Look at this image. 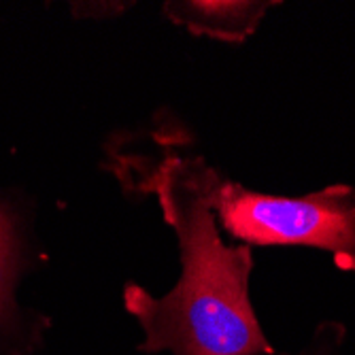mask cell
Listing matches in <instances>:
<instances>
[{
  "label": "cell",
  "instance_id": "6da1fadb",
  "mask_svg": "<svg viewBox=\"0 0 355 355\" xmlns=\"http://www.w3.org/2000/svg\"><path fill=\"white\" fill-rule=\"evenodd\" d=\"M187 125L157 113L139 130L115 132L105 143L103 168L123 193L153 198L177 239L181 272L171 292L153 296L125 283L123 309L143 330L141 353L270 355L249 296L253 253L221 239L213 209L191 175Z\"/></svg>",
  "mask_w": 355,
  "mask_h": 355
},
{
  "label": "cell",
  "instance_id": "7a4b0ae2",
  "mask_svg": "<svg viewBox=\"0 0 355 355\" xmlns=\"http://www.w3.org/2000/svg\"><path fill=\"white\" fill-rule=\"evenodd\" d=\"M189 168L219 228L247 247H313L355 275V187L336 183L304 196L247 189L189 149Z\"/></svg>",
  "mask_w": 355,
  "mask_h": 355
},
{
  "label": "cell",
  "instance_id": "3957f363",
  "mask_svg": "<svg viewBox=\"0 0 355 355\" xmlns=\"http://www.w3.org/2000/svg\"><path fill=\"white\" fill-rule=\"evenodd\" d=\"M45 260L35 202L0 185V355H37L45 343L51 319L19 302L21 281Z\"/></svg>",
  "mask_w": 355,
  "mask_h": 355
},
{
  "label": "cell",
  "instance_id": "277c9868",
  "mask_svg": "<svg viewBox=\"0 0 355 355\" xmlns=\"http://www.w3.org/2000/svg\"><path fill=\"white\" fill-rule=\"evenodd\" d=\"M272 3L255 0H168L164 15L196 37L223 43H245L260 26Z\"/></svg>",
  "mask_w": 355,
  "mask_h": 355
},
{
  "label": "cell",
  "instance_id": "5b68a950",
  "mask_svg": "<svg viewBox=\"0 0 355 355\" xmlns=\"http://www.w3.org/2000/svg\"><path fill=\"white\" fill-rule=\"evenodd\" d=\"M75 19H111L123 13L130 3H71Z\"/></svg>",
  "mask_w": 355,
  "mask_h": 355
}]
</instances>
